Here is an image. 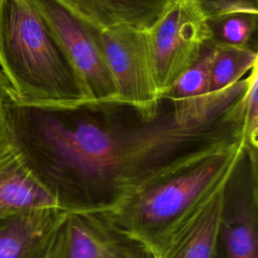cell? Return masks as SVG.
<instances>
[{
    "label": "cell",
    "instance_id": "1",
    "mask_svg": "<svg viewBox=\"0 0 258 258\" xmlns=\"http://www.w3.org/2000/svg\"><path fill=\"white\" fill-rule=\"evenodd\" d=\"M244 93V92H243ZM187 124L172 101L116 98L72 106L5 103L13 142L64 212L107 213L151 183L244 140L242 97Z\"/></svg>",
    "mask_w": 258,
    "mask_h": 258
},
{
    "label": "cell",
    "instance_id": "2",
    "mask_svg": "<svg viewBox=\"0 0 258 258\" xmlns=\"http://www.w3.org/2000/svg\"><path fill=\"white\" fill-rule=\"evenodd\" d=\"M245 149L243 141L209 156L151 183L104 214L117 228L141 242L154 258H167L229 179Z\"/></svg>",
    "mask_w": 258,
    "mask_h": 258
},
{
    "label": "cell",
    "instance_id": "3",
    "mask_svg": "<svg viewBox=\"0 0 258 258\" xmlns=\"http://www.w3.org/2000/svg\"><path fill=\"white\" fill-rule=\"evenodd\" d=\"M0 67L19 104L72 106L86 101L32 0H0Z\"/></svg>",
    "mask_w": 258,
    "mask_h": 258
},
{
    "label": "cell",
    "instance_id": "4",
    "mask_svg": "<svg viewBox=\"0 0 258 258\" xmlns=\"http://www.w3.org/2000/svg\"><path fill=\"white\" fill-rule=\"evenodd\" d=\"M151 72L160 96L201 55L212 32L197 0H175L147 30Z\"/></svg>",
    "mask_w": 258,
    "mask_h": 258
},
{
    "label": "cell",
    "instance_id": "5",
    "mask_svg": "<svg viewBox=\"0 0 258 258\" xmlns=\"http://www.w3.org/2000/svg\"><path fill=\"white\" fill-rule=\"evenodd\" d=\"M32 1L75 72L86 101L116 98V88L98 44L96 28L57 0Z\"/></svg>",
    "mask_w": 258,
    "mask_h": 258
},
{
    "label": "cell",
    "instance_id": "6",
    "mask_svg": "<svg viewBox=\"0 0 258 258\" xmlns=\"http://www.w3.org/2000/svg\"><path fill=\"white\" fill-rule=\"evenodd\" d=\"M44 258L154 257L104 213L66 212L49 238Z\"/></svg>",
    "mask_w": 258,
    "mask_h": 258
},
{
    "label": "cell",
    "instance_id": "7",
    "mask_svg": "<svg viewBox=\"0 0 258 258\" xmlns=\"http://www.w3.org/2000/svg\"><path fill=\"white\" fill-rule=\"evenodd\" d=\"M258 154L246 145L229 177L220 223V258H257Z\"/></svg>",
    "mask_w": 258,
    "mask_h": 258
},
{
    "label": "cell",
    "instance_id": "8",
    "mask_svg": "<svg viewBox=\"0 0 258 258\" xmlns=\"http://www.w3.org/2000/svg\"><path fill=\"white\" fill-rule=\"evenodd\" d=\"M96 38L115 88L116 99L149 107L159 98L153 80L147 30L129 25L96 29Z\"/></svg>",
    "mask_w": 258,
    "mask_h": 258
},
{
    "label": "cell",
    "instance_id": "9",
    "mask_svg": "<svg viewBox=\"0 0 258 258\" xmlns=\"http://www.w3.org/2000/svg\"><path fill=\"white\" fill-rule=\"evenodd\" d=\"M49 208L58 207L17 150L0 103V218Z\"/></svg>",
    "mask_w": 258,
    "mask_h": 258
},
{
    "label": "cell",
    "instance_id": "10",
    "mask_svg": "<svg viewBox=\"0 0 258 258\" xmlns=\"http://www.w3.org/2000/svg\"><path fill=\"white\" fill-rule=\"evenodd\" d=\"M96 29L129 25L149 30L175 0H57Z\"/></svg>",
    "mask_w": 258,
    "mask_h": 258
},
{
    "label": "cell",
    "instance_id": "11",
    "mask_svg": "<svg viewBox=\"0 0 258 258\" xmlns=\"http://www.w3.org/2000/svg\"><path fill=\"white\" fill-rule=\"evenodd\" d=\"M58 208L0 218V258H34L64 215Z\"/></svg>",
    "mask_w": 258,
    "mask_h": 258
},
{
    "label": "cell",
    "instance_id": "12",
    "mask_svg": "<svg viewBox=\"0 0 258 258\" xmlns=\"http://www.w3.org/2000/svg\"><path fill=\"white\" fill-rule=\"evenodd\" d=\"M227 181L214 194L167 258H220V223Z\"/></svg>",
    "mask_w": 258,
    "mask_h": 258
},
{
    "label": "cell",
    "instance_id": "13",
    "mask_svg": "<svg viewBox=\"0 0 258 258\" xmlns=\"http://www.w3.org/2000/svg\"><path fill=\"white\" fill-rule=\"evenodd\" d=\"M255 48L213 42L209 74V93L219 94L238 83L257 63Z\"/></svg>",
    "mask_w": 258,
    "mask_h": 258
},
{
    "label": "cell",
    "instance_id": "14",
    "mask_svg": "<svg viewBox=\"0 0 258 258\" xmlns=\"http://www.w3.org/2000/svg\"><path fill=\"white\" fill-rule=\"evenodd\" d=\"M207 21L212 42L251 47V39L257 30V14L233 13Z\"/></svg>",
    "mask_w": 258,
    "mask_h": 258
},
{
    "label": "cell",
    "instance_id": "15",
    "mask_svg": "<svg viewBox=\"0 0 258 258\" xmlns=\"http://www.w3.org/2000/svg\"><path fill=\"white\" fill-rule=\"evenodd\" d=\"M247 87L243 93V123L244 140L249 148L258 149V64L248 73Z\"/></svg>",
    "mask_w": 258,
    "mask_h": 258
},
{
    "label": "cell",
    "instance_id": "16",
    "mask_svg": "<svg viewBox=\"0 0 258 258\" xmlns=\"http://www.w3.org/2000/svg\"><path fill=\"white\" fill-rule=\"evenodd\" d=\"M207 19L233 13L258 14L257 0H197Z\"/></svg>",
    "mask_w": 258,
    "mask_h": 258
},
{
    "label": "cell",
    "instance_id": "17",
    "mask_svg": "<svg viewBox=\"0 0 258 258\" xmlns=\"http://www.w3.org/2000/svg\"><path fill=\"white\" fill-rule=\"evenodd\" d=\"M11 101H16L13 89L0 69V103H9Z\"/></svg>",
    "mask_w": 258,
    "mask_h": 258
},
{
    "label": "cell",
    "instance_id": "18",
    "mask_svg": "<svg viewBox=\"0 0 258 258\" xmlns=\"http://www.w3.org/2000/svg\"><path fill=\"white\" fill-rule=\"evenodd\" d=\"M50 238V237H49ZM49 241V240H48ZM48 241H47V243H46V245L40 250V252L34 257V258H44L45 257V254H46V250H47V245H48Z\"/></svg>",
    "mask_w": 258,
    "mask_h": 258
}]
</instances>
